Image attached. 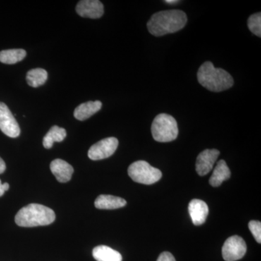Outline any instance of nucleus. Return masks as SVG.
I'll return each mask as SVG.
<instances>
[{"mask_svg":"<svg viewBox=\"0 0 261 261\" xmlns=\"http://www.w3.org/2000/svg\"><path fill=\"white\" fill-rule=\"evenodd\" d=\"M27 56V51L23 49H7L0 51V62L12 65L23 61Z\"/></svg>","mask_w":261,"mask_h":261,"instance_id":"nucleus-18","label":"nucleus"},{"mask_svg":"<svg viewBox=\"0 0 261 261\" xmlns=\"http://www.w3.org/2000/svg\"><path fill=\"white\" fill-rule=\"evenodd\" d=\"M102 104L100 101H89L80 105L74 111V117L79 121H85L100 111Z\"/></svg>","mask_w":261,"mask_h":261,"instance_id":"nucleus-13","label":"nucleus"},{"mask_svg":"<svg viewBox=\"0 0 261 261\" xmlns=\"http://www.w3.org/2000/svg\"><path fill=\"white\" fill-rule=\"evenodd\" d=\"M249 228L253 235L254 238L257 243H261V223L258 221H250L248 224Z\"/></svg>","mask_w":261,"mask_h":261,"instance_id":"nucleus-21","label":"nucleus"},{"mask_svg":"<svg viewBox=\"0 0 261 261\" xmlns=\"http://www.w3.org/2000/svg\"><path fill=\"white\" fill-rule=\"evenodd\" d=\"M199 83L211 92H220L231 88L233 84V77L222 68H215L211 62L201 65L197 72Z\"/></svg>","mask_w":261,"mask_h":261,"instance_id":"nucleus-2","label":"nucleus"},{"mask_svg":"<svg viewBox=\"0 0 261 261\" xmlns=\"http://www.w3.org/2000/svg\"><path fill=\"white\" fill-rule=\"evenodd\" d=\"M6 170V164L5 161L0 158V174L5 172Z\"/></svg>","mask_w":261,"mask_h":261,"instance_id":"nucleus-24","label":"nucleus"},{"mask_svg":"<svg viewBox=\"0 0 261 261\" xmlns=\"http://www.w3.org/2000/svg\"><path fill=\"white\" fill-rule=\"evenodd\" d=\"M247 252L245 240L238 235L230 237L222 247L223 258L226 261H236L243 258Z\"/></svg>","mask_w":261,"mask_h":261,"instance_id":"nucleus-6","label":"nucleus"},{"mask_svg":"<svg viewBox=\"0 0 261 261\" xmlns=\"http://www.w3.org/2000/svg\"><path fill=\"white\" fill-rule=\"evenodd\" d=\"M126 205V201L116 196L101 195L96 199L94 205L98 209L113 210L121 208Z\"/></svg>","mask_w":261,"mask_h":261,"instance_id":"nucleus-14","label":"nucleus"},{"mask_svg":"<svg viewBox=\"0 0 261 261\" xmlns=\"http://www.w3.org/2000/svg\"><path fill=\"white\" fill-rule=\"evenodd\" d=\"M230 176H231V172L227 164L224 160H221L216 165L209 182L212 187H219L223 182L228 179Z\"/></svg>","mask_w":261,"mask_h":261,"instance_id":"nucleus-15","label":"nucleus"},{"mask_svg":"<svg viewBox=\"0 0 261 261\" xmlns=\"http://www.w3.org/2000/svg\"><path fill=\"white\" fill-rule=\"evenodd\" d=\"M157 261H176L172 254L168 252H163L159 255Z\"/></svg>","mask_w":261,"mask_h":261,"instance_id":"nucleus-22","label":"nucleus"},{"mask_svg":"<svg viewBox=\"0 0 261 261\" xmlns=\"http://www.w3.org/2000/svg\"><path fill=\"white\" fill-rule=\"evenodd\" d=\"M47 72L42 68H34L29 70L27 75V82L30 87H39L47 82Z\"/></svg>","mask_w":261,"mask_h":261,"instance_id":"nucleus-19","label":"nucleus"},{"mask_svg":"<svg viewBox=\"0 0 261 261\" xmlns=\"http://www.w3.org/2000/svg\"><path fill=\"white\" fill-rule=\"evenodd\" d=\"M118 146V140L115 137L104 139L90 147L88 151V157L92 161L108 159L114 154Z\"/></svg>","mask_w":261,"mask_h":261,"instance_id":"nucleus-7","label":"nucleus"},{"mask_svg":"<svg viewBox=\"0 0 261 261\" xmlns=\"http://www.w3.org/2000/svg\"><path fill=\"white\" fill-rule=\"evenodd\" d=\"M67 133L65 128L58 126L51 127L47 135L43 139V145L46 149H50L54 142H63L66 137Z\"/></svg>","mask_w":261,"mask_h":261,"instance_id":"nucleus-17","label":"nucleus"},{"mask_svg":"<svg viewBox=\"0 0 261 261\" xmlns=\"http://www.w3.org/2000/svg\"><path fill=\"white\" fill-rule=\"evenodd\" d=\"M54 211L46 206L32 203L22 207L15 218L16 224L21 227L47 226L56 220Z\"/></svg>","mask_w":261,"mask_h":261,"instance_id":"nucleus-3","label":"nucleus"},{"mask_svg":"<svg viewBox=\"0 0 261 261\" xmlns=\"http://www.w3.org/2000/svg\"><path fill=\"white\" fill-rule=\"evenodd\" d=\"M189 213L192 223L196 226H200L205 222L208 215L209 209L204 201L194 199L189 204Z\"/></svg>","mask_w":261,"mask_h":261,"instance_id":"nucleus-11","label":"nucleus"},{"mask_svg":"<svg viewBox=\"0 0 261 261\" xmlns=\"http://www.w3.org/2000/svg\"><path fill=\"white\" fill-rule=\"evenodd\" d=\"M50 170L57 180L61 183L69 181L74 171L71 165L62 159H56L51 161Z\"/></svg>","mask_w":261,"mask_h":261,"instance_id":"nucleus-12","label":"nucleus"},{"mask_svg":"<svg viewBox=\"0 0 261 261\" xmlns=\"http://www.w3.org/2000/svg\"><path fill=\"white\" fill-rule=\"evenodd\" d=\"M220 152L216 149H205L197 156L196 161V171L201 176L207 174L217 161Z\"/></svg>","mask_w":261,"mask_h":261,"instance_id":"nucleus-9","label":"nucleus"},{"mask_svg":"<svg viewBox=\"0 0 261 261\" xmlns=\"http://www.w3.org/2000/svg\"><path fill=\"white\" fill-rule=\"evenodd\" d=\"M92 255L97 261H122L120 252L106 245L94 247Z\"/></svg>","mask_w":261,"mask_h":261,"instance_id":"nucleus-16","label":"nucleus"},{"mask_svg":"<svg viewBox=\"0 0 261 261\" xmlns=\"http://www.w3.org/2000/svg\"><path fill=\"white\" fill-rule=\"evenodd\" d=\"M151 132L152 137L157 142H172L178 137L177 122L173 116L161 113L156 116L152 122Z\"/></svg>","mask_w":261,"mask_h":261,"instance_id":"nucleus-4","label":"nucleus"},{"mask_svg":"<svg viewBox=\"0 0 261 261\" xmlns=\"http://www.w3.org/2000/svg\"><path fill=\"white\" fill-rule=\"evenodd\" d=\"M76 13L83 18L97 19L104 13V6L98 0H82L76 5Z\"/></svg>","mask_w":261,"mask_h":261,"instance_id":"nucleus-10","label":"nucleus"},{"mask_svg":"<svg viewBox=\"0 0 261 261\" xmlns=\"http://www.w3.org/2000/svg\"><path fill=\"white\" fill-rule=\"evenodd\" d=\"M165 3H167V4L172 5L176 4V3H179V1H176V0H166V1H165Z\"/></svg>","mask_w":261,"mask_h":261,"instance_id":"nucleus-25","label":"nucleus"},{"mask_svg":"<svg viewBox=\"0 0 261 261\" xmlns=\"http://www.w3.org/2000/svg\"><path fill=\"white\" fill-rule=\"evenodd\" d=\"M9 184H2L1 180H0V197H2V196L4 195L5 192L8 191V190H9Z\"/></svg>","mask_w":261,"mask_h":261,"instance_id":"nucleus-23","label":"nucleus"},{"mask_svg":"<svg viewBox=\"0 0 261 261\" xmlns=\"http://www.w3.org/2000/svg\"><path fill=\"white\" fill-rule=\"evenodd\" d=\"M187 22L185 12L178 10H166L152 15L147 23V29L154 37H162L181 30Z\"/></svg>","mask_w":261,"mask_h":261,"instance_id":"nucleus-1","label":"nucleus"},{"mask_svg":"<svg viewBox=\"0 0 261 261\" xmlns=\"http://www.w3.org/2000/svg\"><path fill=\"white\" fill-rule=\"evenodd\" d=\"M0 130L11 138H16L20 135L18 122L8 106L2 102H0Z\"/></svg>","mask_w":261,"mask_h":261,"instance_id":"nucleus-8","label":"nucleus"},{"mask_svg":"<svg viewBox=\"0 0 261 261\" xmlns=\"http://www.w3.org/2000/svg\"><path fill=\"white\" fill-rule=\"evenodd\" d=\"M247 27L252 34L261 37V13H257L250 15L247 20Z\"/></svg>","mask_w":261,"mask_h":261,"instance_id":"nucleus-20","label":"nucleus"},{"mask_svg":"<svg viewBox=\"0 0 261 261\" xmlns=\"http://www.w3.org/2000/svg\"><path fill=\"white\" fill-rule=\"evenodd\" d=\"M128 173L133 181L142 185H152L162 177V173L159 169L144 161H137L130 164L128 168Z\"/></svg>","mask_w":261,"mask_h":261,"instance_id":"nucleus-5","label":"nucleus"}]
</instances>
